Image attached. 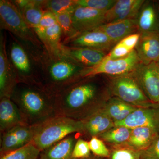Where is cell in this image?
Here are the masks:
<instances>
[{
    "instance_id": "obj_21",
    "label": "cell",
    "mask_w": 159,
    "mask_h": 159,
    "mask_svg": "<svg viewBox=\"0 0 159 159\" xmlns=\"http://www.w3.org/2000/svg\"><path fill=\"white\" fill-rule=\"evenodd\" d=\"M138 108L115 97L109 99L102 108L116 123L124 120Z\"/></svg>"
},
{
    "instance_id": "obj_18",
    "label": "cell",
    "mask_w": 159,
    "mask_h": 159,
    "mask_svg": "<svg viewBox=\"0 0 159 159\" xmlns=\"http://www.w3.org/2000/svg\"><path fill=\"white\" fill-rule=\"evenodd\" d=\"M24 123L21 115L9 97L1 98L0 102V128L6 132L12 127Z\"/></svg>"
},
{
    "instance_id": "obj_2",
    "label": "cell",
    "mask_w": 159,
    "mask_h": 159,
    "mask_svg": "<svg viewBox=\"0 0 159 159\" xmlns=\"http://www.w3.org/2000/svg\"><path fill=\"white\" fill-rule=\"evenodd\" d=\"M99 88L97 84L86 82L75 86L67 92L62 99L54 103L57 116L74 119L77 112L97 99Z\"/></svg>"
},
{
    "instance_id": "obj_13",
    "label": "cell",
    "mask_w": 159,
    "mask_h": 159,
    "mask_svg": "<svg viewBox=\"0 0 159 159\" xmlns=\"http://www.w3.org/2000/svg\"><path fill=\"white\" fill-rule=\"evenodd\" d=\"M115 126L122 125L130 129L149 127L158 130L159 127V111L154 108L138 107L123 121L115 123Z\"/></svg>"
},
{
    "instance_id": "obj_10",
    "label": "cell",
    "mask_w": 159,
    "mask_h": 159,
    "mask_svg": "<svg viewBox=\"0 0 159 159\" xmlns=\"http://www.w3.org/2000/svg\"><path fill=\"white\" fill-rule=\"evenodd\" d=\"M66 46L68 47L90 48L104 51L107 54L116 45L105 33L96 29L66 39Z\"/></svg>"
},
{
    "instance_id": "obj_20",
    "label": "cell",
    "mask_w": 159,
    "mask_h": 159,
    "mask_svg": "<svg viewBox=\"0 0 159 159\" xmlns=\"http://www.w3.org/2000/svg\"><path fill=\"white\" fill-rule=\"evenodd\" d=\"M75 139L68 136L41 152L39 159H74L72 157Z\"/></svg>"
},
{
    "instance_id": "obj_11",
    "label": "cell",
    "mask_w": 159,
    "mask_h": 159,
    "mask_svg": "<svg viewBox=\"0 0 159 159\" xmlns=\"http://www.w3.org/2000/svg\"><path fill=\"white\" fill-rule=\"evenodd\" d=\"M135 19L141 34H159V9L154 2L145 1Z\"/></svg>"
},
{
    "instance_id": "obj_8",
    "label": "cell",
    "mask_w": 159,
    "mask_h": 159,
    "mask_svg": "<svg viewBox=\"0 0 159 159\" xmlns=\"http://www.w3.org/2000/svg\"><path fill=\"white\" fill-rule=\"evenodd\" d=\"M36 125L23 123L4 133L1 141V156L22 148L32 142Z\"/></svg>"
},
{
    "instance_id": "obj_5",
    "label": "cell",
    "mask_w": 159,
    "mask_h": 159,
    "mask_svg": "<svg viewBox=\"0 0 159 159\" xmlns=\"http://www.w3.org/2000/svg\"><path fill=\"white\" fill-rule=\"evenodd\" d=\"M1 26L11 31L20 39L39 44L31 28L28 25L18 7L10 1H0Z\"/></svg>"
},
{
    "instance_id": "obj_15",
    "label": "cell",
    "mask_w": 159,
    "mask_h": 159,
    "mask_svg": "<svg viewBox=\"0 0 159 159\" xmlns=\"http://www.w3.org/2000/svg\"><path fill=\"white\" fill-rule=\"evenodd\" d=\"M84 131L91 136L97 137L115 126V122L103 109H99L81 120Z\"/></svg>"
},
{
    "instance_id": "obj_39",
    "label": "cell",
    "mask_w": 159,
    "mask_h": 159,
    "mask_svg": "<svg viewBox=\"0 0 159 159\" xmlns=\"http://www.w3.org/2000/svg\"><path fill=\"white\" fill-rule=\"evenodd\" d=\"M157 63L158 64V65L159 66V60L158 61H157Z\"/></svg>"
},
{
    "instance_id": "obj_22",
    "label": "cell",
    "mask_w": 159,
    "mask_h": 159,
    "mask_svg": "<svg viewBox=\"0 0 159 159\" xmlns=\"http://www.w3.org/2000/svg\"><path fill=\"white\" fill-rule=\"evenodd\" d=\"M84 67L75 62L61 61L55 62L51 66L49 72L51 78L54 81L66 80L79 73L81 75Z\"/></svg>"
},
{
    "instance_id": "obj_24",
    "label": "cell",
    "mask_w": 159,
    "mask_h": 159,
    "mask_svg": "<svg viewBox=\"0 0 159 159\" xmlns=\"http://www.w3.org/2000/svg\"><path fill=\"white\" fill-rule=\"evenodd\" d=\"M132 129L122 126H115L98 136L104 142L113 144L115 146L125 145L128 142Z\"/></svg>"
},
{
    "instance_id": "obj_6",
    "label": "cell",
    "mask_w": 159,
    "mask_h": 159,
    "mask_svg": "<svg viewBox=\"0 0 159 159\" xmlns=\"http://www.w3.org/2000/svg\"><path fill=\"white\" fill-rule=\"evenodd\" d=\"M141 63L135 50L126 57L120 59H110L106 55L97 65L84 69L81 76L92 77L102 74L112 77L121 76L131 73Z\"/></svg>"
},
{
    "instance_id": "obj_16",
    "label": "cell",
    "mask_w": 159,
    "mask_h": 159,
    "mask_svg": "<svg viewBox=\"0 0 159 159\" xmlns=\"http://www.w3.org/2000/svg\"><path fill=\"white\" fill-rule=\"evenodd\" d=\"M142 63L148 65L159 60V34H141L135 49Z\"/></svg>"
},
{
    "instance_id": "obj_17",
    "label": "cell",
    "mask_w": 159,
    "mask_h": 159,
    "mask_svg": "<svg viewBox=\"0 0 159 159\" xmlns=\"http://www.w3.org/2000/svg\"><path fill=\"white\" fill-rule=\"evenodd\" d=\"M96 30L105 33L116 45L126 36L138 32L135 19L104 24Z\"/></svg>"
},
{
    "instance_id": "obj_25",
    "label": "cell",
    "mask_w": 159,
    "mask_h": 159,
    "mask_svg": "<svg viewBox=\"0 0 159 159\" xmlns=\"http://www.w3.org/2000/svg\"><path fill=\"white\" fill-rule=\"evenodd\" d=\"M44 1H29L20 11L28 25L34 30L37 29L45 11L42 6Z\"/></svg>"
},
{
    "instance_id": "obj_26",
    "label": "cell",
    "mask_w": 159,
    "mask_h": 159,
    "mask_svg": "<svg viewBox=\"0 0 159 159\" xmlns=\"http://www.w3.org/2000/svg\"><path fill=\"white\" fill-rule=\"evenodd\" d=\"M10 57L13 65L20 74L27 75L31 71L30 60L24 49L16 43L11 45Z\"/></svg>"
},
{
    "instance_id": "obj_4",
    "label": "cell",
    "mask_w": 159,
    "mask_h": 159,
    "mask_svg": "<svg viewBox=\"0 0 159 159\" xmlns=\"http://www.w3.org/2000/svg\"><path fill=\"white\" fill-rule=\"evenodd\" d=\"M18 102L24 118L39 124L53 117L55 106L50 104L39 92L31 89H25L20 93Z\"/></svg>"
},
{
    "instance_id": "obj_38",
    "label": "cell",
    "mask_w": 159,
    "mask_h": 159,
    "mask_svg": "<svg viewBox=\"0 0 159 159\" xmlns=\"http://www.w3.org/2000/svg\"><path fill=\"white\" fill-rule=\"evenodd\" d=\"M92 159L90 158H89V157L88 158H83V159Z\"/></svg>"
},
{
    "instance_id": "obj_37",
    "label": "cell",
    "mask_w": 159,
    "mask_h": 159,
    "mask_svg": "<svg viewBox=\"0 0 159 159\" xmlns=\"http://www.w3.org/2000/svg\"><path fill=\"white\" fill-rule=\"evenodd\" d=\"M140 152L141 159H159V134L148 148Z\"/></svg>"
},
{
    "instance_id": "obj_36",
    "label": "cell",
    "mask_w": 159,
    "mask_h": 159,
    "mask_svg": "<svg viewBox=\"0 0 159 159\" xmlns=\"http://www.w3.org/2000/svg\"><path fill=\"white\" fill-rule=\"evenodd\" d=\"M133 51L124 43L120 41L114 46L107 56L111 59H120L126 57Z\"/></svg>"
},
{
    "instance_id": "obj_23",
    "label": "cell",
    "mask_w": 159,
    "mask_h": 159,
    "mask_svg": "<svg viewBox=\"0 0 159 159\" xmlns=\"http://www.w3.org/2000/svg\"><path fill=\"white\" fill-rule=\"evenodd\" d=\"M1 37L0 44V94L1 98L9 97L12 84L11 70L6 55L5 42Z\"/></svg>"
},
{
    "instance_id": "obj_35",
    "label": "cell",
    "mask_w": 159,
    "mask_h": 159,
    "mask_svg": "<svg viewBox=\"0 0 159 159\" xmlns=\"http://www.w3.org/2000/svg\"><path fill=\"white\" fill-rule=\"evenodd\" d=\"M90 152L89 142L83 139H79L74 145L72 157L74 159L88 158L90 155Z\"/></svg>"
},
{
    "instance_id": "obj_9",
    "label": "cell",
    "mask_w": 159,
    "mask_h": 159,
    "mask_svg": "<svg viewBox=\"0 0 159 159\" xmlns=\"http://www.w3.org/2000/svg\"><path fill=\"white\" fill-rule=\"evenodd\" d=\"M106 11L77 6L72 13L74 29L78 34L92 31L105 24Z\"/></svg>"
},
{
    "instance_id": "obj_33",
    "label": "cell",
    "mask_w": 159,
    "mask_h": 159,
    "mask_svg": "<svg viewBox=\"0 0 159 159\" xmlns=\"http://www.w3.org/2000/svg\"><path fill=\"white\" fill-rule=\"evenodd\" d=\"M117 0H77V6L107 11L115 5Z\"/></svg>"
},
{
    "instance_id": "obj_34",
    "label": "cell",
    "mask_w": 159,
    "mask_h": 159,
    "mask_svg": "<svg viewBox=\"0 0 159 159\" xmlns=\"http://www.w3.org/2000/svg\"><path fill=\"white\" fill-rule=\"evenodd\" d=\"M89 142L91 151L95 155L102 157H109L111 152L101 139L97 137H92Z\"/></svg>"
},
{
    "instance_id": "obj_29",
    "label": "cell",
    "mask_w": 159,
    "mask_h": 159,
    "mask_svg": "<svg viewBox=\"0 0 159 159\" xmlns=\"http://www.w3.org/2000/svg\"><path fill=\"white\" fill-rule=\"evenodd\" d=\"M48 10L56 15L70 11L73 12L77 6V0H51L45 1Z\"/></svg>"
},
{
    "instance_id": "obj_31",
    "label": "cell",
    "mask_w": 159,
    "mask_h": 159,
    "mask_svg": "<svg viewBox=\"0 0 159 159\" xmlns=\"http://www.w3.org/2000/svg\"><path fill=\"white\" fill-rule=\"evenodd\" d=\"M57 23L55 15L51 11L47 10L43 15L38 27L34 31L42 41L45 43L46 30Z\"/></svg>"
},
{
    "instance_id": "obj_3",
    "label": "cell",
    "mask_w": 159,
    "mask_h": 159,
    "mask_svg": "<svg viewBox=\"0 0 159 159\" xmlns=\"http://www.w3.org/2000/svg\"><path fill=\"white\" fill-rule=\"evenodd\" d=\"M111 93L123 101L138 107H154L132 73L112 77L109 84Z\"/></svg>"
},
{
    "instance_id": "obj_28",
    "label": "cell",
    "mask_w": 159,
    "mask_h": 159,
    "mask_svg": "<svg viewBox=\"0 0 159 159\" xmlns=\"http://www.w3.org/2000/svg\"><path fill=\"white\" fill-rule=\"evenodd\" d=\"M62 34V30L57 23L46 30L45 44L56 54H61V52L62 45L61 44L60 39Z\"/></svg>"
},
{
    "instance_id": "obj_14",
    "label": "cell",
    "mask_w": 159,
    "mask_h": 159,
    "mask_svg": "<svg viewBox=\"0 0 159 159\" xmlns=\"http://www.w3.org/2000/svg\"><path fill=\"white\" fill-rule=\"evenodd\" d=\"M145 0H117L105 14V24L135 19Z\"/></svg>"
},
{
    "instance_id": "obj_30",
    "label": "cell",
    "mask_w": 159,
    "mask_h": 159,
    "mask_svg": "<svg viewBox=\"0 0 159 159\" xmlns=\"http://www.w3.org/2000/svg\"><path fill=\"white\" fill-rule=\"evenodd\" d=\"M72 13L65 11L55 15L57 23L62 30L63 34L67 37L66 39L72 38L78 34L73 26Z\"/></svg>"
},
{
    "instance_id": "obj_19",
    "label": "cell",
    "mask_w": 159,
    "mask_h": 159,
    "mask_svg": "<svg viewBox=\"0 0 159 159\" xmlns=\"http://www.w3.org/2000/svg\"><path fill=\"white\" fill-rule=\"evenodd\" d=\"M158 130L149 127L132 129L128 142L125 145L141 151L148 148L158 135Z\"/></svg>"
},
{
    "instance_id": "obj_12",
    "label": "cell",
    "mask_w": 159,
    "mask_h": 159,
    "mask_svg": "<svg viewBox=\"0 0 159 159\" xmlns=\"http://www.w3.org/2000/svg\"><path fill=\"white\" fill-rule=\"evenodd\" d=\"M61 54L70 57L79 65L90 68L95 66L101 62L107 53L90 48L62 45Z\"/></svg>"
},
{
    "instance_id": "obj_1",
    "label": "cell",
    "mask_w": 159,
    "mask_h": 159,
    "mask_svg": "<svg viewBox=\"0 0 159 159\" xmlns=\"http://www.w3.org/2000/svg\"><path fill=\"white\" fill-rule=\"evenodd\" d=\"M84 131L81 120L56 116L36 125L32 142L42 152L71 134Z\"/></svg>"
},
{
    "instance_id": "obj_27",
    "label": "cell",
    "mask_w": 159,
    "mask_h": 159,
    "mask_svg": "<svg viewBox=\"0 0 159 159\" xmlns=\"http://www.w3.org/2000/svg\"><path fill=\"white\" fill-rule=\"evenodd\" d=\"M41 151L31 142L22 148L1 157V159H39Z\"/></svg>"
},
{
    "instance_id": "obj_7",
    "label": "cell",
    "mask_w": 159,
    "mask_h": 159,
    "mask_svg": "<svg viewBox=\"0 0 159 159\" xmlns=\"http://www.w3.org/2000/svg\"><path fill=\"white\" fill-rule=\"evenodd\" d=\"M131 73L151 102L159 103V66L157 62L148 65L141 63Z\"/></svg>"
},
{
    "instance_id": "obj_32",
    "label": "cell",
    "mask_w": 159,
    "mask_h": 159,
    "mask_svg": "<svg viewBox=\"0 0 159 159\" xmlns=\"http://www.w3.org/2000/svg\"><path fill=\"white\" fill-rule=\"evenodd\" d=\"M110 159H141V152L126 145L116 146L111 152Z\"/></svg>"
}]
</instances>
